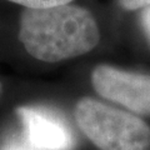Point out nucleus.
Wrapping results in <instances>:
<instances>
[{
    "label": "nucleus",
    "instance_id": "1",
    "mask_svg": "<svg viewBox=\"0 0 150 150\" xmlns=\"http://www.w3.org/2000/svg\"><path fill=\"white\" fill-rule=\"evenodd\" d=\"M19 40L40 62L58 63L91 51L100 31L94 15L78 5L26 9L21 14Z\"/></svg>",
    "mask_w": 150,
    "mask_h": 150
},
{
    "label": "nucleus",
    "instance_id": "2",
    "mask_svg": "<svg viewBox=\"0 0 150 150\" xmlns=\"http://www.w3.org/2000/svg\"><path fill=\"white\" fill-rule=\"evenodd\" d=\"M74 116L83 134L100 150H150V126L131 112L81 98Z\"/></svg>",
    "mask_w": 150,
    "mask_h": 150
},
{
    "label": "nucleus",
    "instance_id": "3",
    "mask_svg": "<svg viewBox=\"0 0 150 150\" xmlns=\"http://www.w3.org/2000/svg\"><path fill=\"white\" fill-rule=\"evenodd\" d=\"M91 85L104 99L150 115V75L100 64L91 71Z\"/></svg>",
    "mask_w": 150,
    "mask_h": 150
},
{
    "label": "nucleus",
    "instance_id": "4",
    "mask_svg": "<svg viewBox=\"0 0 150 150\" xmlns=\"http://www.w3.org/2000/svg\"><path fill=\"white\" fill-rule=\"evenodd\" d=\"M18 115L25 140L36 150H71L75 138L70 126L53 110L41 106H20Z\"/></svg>",
    "mask_w": 150,
    "mask_h": 150
},
{
    "label": "nucleus",
    "instance_id": "5",
    "mask_svg": "<svg viewBox=\"0 0 150 150\" xmlns=\"http://www.w3.org/2000/svg\"><path fill=\"white\" fill-rule=\"evenodd\" d=\"M26 9H49L62 5H68L73 0H8Z\"/></svg>",
    "mask_w": 150,
    "mask_h": 150
},
{
    "label": "nucleus",
    "instance_id": "6",
    "mask_svg": "<svg viewBox=\"0 0 150 150\" xmlns=\"http://www.w3.org/2000/svg\"><path fill=\"white\" fill-rule=\"evenodd\" d=\"M0 150H36L26 142L18 138H10L0 145Z\"/></svg>",
    "mask_w": 150,
    "mask_h": 150
},
{
    "label": "nucleus",
    "instance_id": "7",
    "mask_svg": "<svg viewBox=\"0 0 150 150\" xmlns=\"http://www.w3.org/2000/svg\"><path fill=\"white\" fill-rule=\"evenodd\" d=\"M140 25H142L143 31L150 45V5L142 9V13H140Z\"/></svg>",
    "mask_w": 150,
    "mask_h": 150
},
{
    "label": "nucleus",
    "instance_id": "8",
    "mask_svg": "<svg viewBox=\"0 0 150 150\" xmlns=\"http://www.w3.org/2000/svg\"><path fill=\"white\" fill-rule=\"evenodd\" d=\"M119 4L125 10H138L150 5V0H119Z\"/></svg>",
    "mask_w": 150,
    "mask_h": 150
},
{
    "label": "nucleus",
    "instance_id": "9",
    "mask_svg": "<svg viewBox=\"0 0 150 150\" xmlns=\"http://www.w3.org/2000/svg\"><path fill=\"white\" fill-rule=\"evenodd\" d=\"M1 91H3V85H1V81H0V95H1Z\"/></svg>",
    "mask_w": 150,
    "mask_h": 150
}]
</instances>
